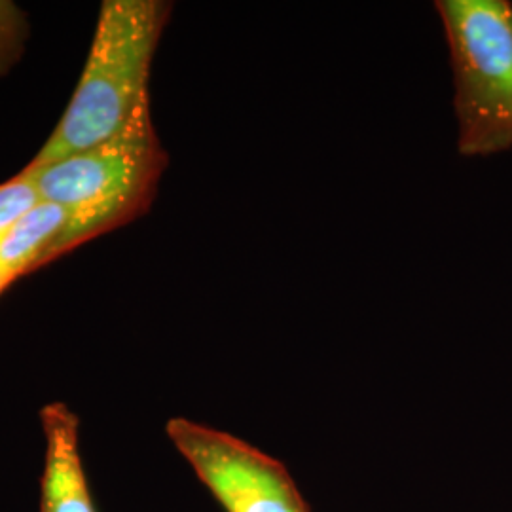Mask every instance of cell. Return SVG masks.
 <instances>
[{
  "instance_id": "obj_6",
  "label": "cell",
  "mask_w": 512,
  "mask_h": 512,
  "mask_svg": "<svg viewBox=\"0 0 512 512\" xmlns=\"http://www.w3.org/2000/svg\"><path fill=\"white\" fill-rule=\"evenodd\" d=\"M69 211L52 202L38 203L0 236V268L12 281L65 255Z\"/></svg>"
},
{
  "instance_id": "obj_1",
  "label": "cell",
  "mask_w": 512,
  "mask_h": 512,
  "mask_svg": "<svg viewBox=\"0 0 512 512\" xmlns=\"http://www.w3.org/2000/svg\"><path fill=\"white\" fill-rule=\"evenodd\" d=\"M173 10L165 0H105L92 48L54 133L29 162L52 164L105 143L150 101V71Z\"/></svg>"
},
{
  "instance_id": "obj_3",
  "label": "cell",
  "mask_w": 512,
  "mask_h": 512,
  "mask_svg": "<svg viewBox=\"0 0 512 512\" xmlns=\"http://www.w3.org/2000/svg\"><path fill=\"white\" fill-rule=\"evenodd\" d=\"M454 74L458 150L484 158L512 148V4L439 0Z\"/></svg>"
},
{
  "instance_id": "obj_4",
  "label": "cell",
  "mask_w": 512,
  "mask_h": 512,
  "mask_svg": "<svg viewBox=\"0 0 512 512\" xmlns=\"http://www.w3.org/2000/svg\"><path fill=\"white\" fill-rule=\"evenodd\" d=\"M165 433L224 511L310 512L285 465L249 442L186 418Z\"/></svg>"
},
{
  "instance_id": "obj_8",
  "label": "cell",
  "mask_w": 512,
  "mask_h": 512,
  "mask_svg": "<svg viewBox=\"0 0 512 512\" xmlns=\"http://www.w3.org/2000/svg\"><path fill=\"white\" fill-rule=\"evenodd\" d=\"M12 283H14V281H12V279L8 277V274H6V272L0 268V293H2V291H4L8 285H12Z\"/></svg>"
},
{
  "instance_id": "obj_7",
  "label": "cell",
  "mask_w": 512,
  "mask_h": 512,
  "mask_svg": "<svg viewBox=\"0 0 512 512\" xmlns=\"http://www.w3.org/2000/svg\"><path fill=\"white\" fill-rule=\"evenodd\" d=\"M42 202L37 181L25 169L0 184V236Z\"/></svg>"
},
{
  "instance_id": "obj_2",
  "label": "cell",
  "mask_w": 512,
  "mask_h": 512,
  "mask_svg": "<svg viewBox=\"0 0 512 512\" xmlns=\"http://www.w3.org/2000/svg\"><path fill=\"white\" fill-rule=\"evenodd\" d=\"M169 164L150 101L101 145L52 164L25 167L44 202L69 211L65 253L147 215Z\"/></svg>"
},
{
  "instance_id": "obj_5",
  "label": "cell",
  "mask_w": 512,
  "mask_h": 512,
  "mask_svg": "<svg viewBox=\"0 0 512 512\" xmlns=\"http://www.w3.org/2000/svg\"><path fill=\"white\" fill-rule=\"evenodd\" d=\"M46 440L40 512H97L80 456V420L65 403L40 410Z\"/></svg>"
}]
</instances>
